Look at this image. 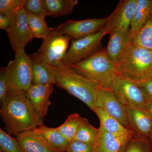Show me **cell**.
Listing matches in <instances>:
<instances>
[{
  "mask_svg": "<svg viewBox=\"0 0 152 152\" xmlns=\"http://www.w3.org/2000/svg\"><path fill=\"white\" fill-rule=\"evenodd\" d=\"M1 103V117L10 135L16 137L43 124L44 117L33 107L26 92L9 91Z\"/></svg>",
  "mask_w": 152,
  "mask_h": 152,
  "instance_id": "1",
  "label": "cell"
},
{
  "mask_svg": "<svg viewBox=\"0 0 152 152\" xmlns=\"http://www.w3.org/2000/svg\"><path fill=\"white\" fill-rule=\"evenodd\" d=\"M53 66L56 72L55 85L77 98L94 110L99 85L70 66H65L59 63Z\"/></svg>",
  "mask_w": 152,
  "mask_h": 152,
  "instance_id": "2",
  "label": "cell"
},
{
  "mask_svg": "<svg viewBox=\"0 0 152 152\" xmlns=\"http://www.w3.org/2000/svg\"><path fill=\"white\" fill-rule=\"evenodd\" d=\"M116 73L138 83L152 76V52L133 44L119 58Z\"/></svg>",
  "mask_w": 152,
  "mask_h": 152,
  "instance_id": "3",
  "label": "cell"
},
{
  "mask_svg": "<svg viewBox=\"0 0 152 152\" xmlns=\"http://www.w3.org/2000/svg\"><path fill=\"white\" fill-rule=\"evenodd\" d=\"M70 66L104 88H109L116 73L115 65L108 56L105 48L86 59Z\"/></svg>",
  "mask_w": 152,
  "mask_h": 152,
  "instance_id": "4",
  "label": "cell"
},
{
  "mask_svg": "<svg viewBox=\"0 0 152 152\" xmlns=\"http://www.w3.org/2000/svg\"><path fill=\"white\" fill-rule=\"evenodd\" d=\"M5 68L8 80L9 91H24L32 84V65L29 55L25 49L15 53Z\"/></svg>",
  "mask_w": 152,
  "mask_h": 152,
  "instance_id": "5",
  "label": "cell"
},
{
  "mask_svg": "<svg viewBox=\"0 0 152 152\" xmlns=\"http://www.w3.org/2000/svg\"><path fill=\"white\" fill-rule=\"evenodd\" d=\"M106 34L107 33L104 28L89 37L71 40L69 50L60 64L65 66H70L91 56L102 49L101 41Z\"/></svg>",
  "mask_w": 152,
  "mask_h": 152,
  "instance_id": "6",
  "label": "cell"
},
{
  "mask_svg": "<svg viewBox=\"0 0 152 152\" xmlns=\"http://www.w3.org/2000/svg\"><path fill=\"white\" fill-rule=\"evenodd\" d=\"M71 38L60 32L56 27L52 28L45 38L38 52L50 64L61 63L69 50Z\"/></svg>",
  "mask_w": 152,
  "mask_h": 152,
  "instance_id": "7",
  "label": "cell"
},
{
  "mask_svg": "<svg viewBox=\"0 0 152 152\" xmlns=\"http://www.w3.org/2000/svg\"><path fill=\"white\" fill-rule=\"evenodd\" d=\"M102 108L125 127L132 131L126 105L110 88L98 86L95 108Z\"/></svg>",
  "mask_w": 152,
  "mask_h": 152,
  "instance_id": "8",
  "label": "cell"
},
{
  "mask_svg": "<svg viewBox=\"0 0 152 152\" xmlns=\"http://www.w3.org/2000/svg\"><path fill=\"white\" fill-rule=\"evenodd\" d=\"M109 16L102 18H92L83 20H69L59 25L57 30L71 40H78L96 34L104 28Z\"/></svg>",
  "mask_w": 152,
  "mask_h": 152,
  "instance_id": "9",
  "label": "cell"
},
{
  "mask_svg": "<svg viewBox=\"0 0 152 152\" xmlns=\"http://www.w3.org/2000/svg\"><path fill=\"white\" fill-rule=\"evenodd\" d=\"M109 88L124 104L145 107L146 99L134 82L115 73Z\"/></svg>",
  "mask_w": 152,
  "mask_h": 152,
  "instance_id": "10",
  "label": "cell"
},
{
  "mask_svg": "<svg viewBox=\"0 0 152 152\" xmlns=\"http://www.w3.org/2000/svg\"><path fill=\"white\" fill-rule=\"evenodd\" d=\"M14 53L25 49V47L34 39L28 24V15L22 8L17 12L12 24L7 31Z\"/></svg>",
  "mask_w": 152,
  "mask_h": 152,
  "instance_id": "11",
  "label": "cell"
},
{
  "mask_svg": "<svg viewBox=\"0 0 152 152\" xmlns=\"http://www.w3.org/2000/svg\"><path fill=\"white\" fill-rule=\"evenodd\" d=\"M137 0H121L117 5L104 28L107 34L115 30H128L134 18Z\"/></svg>",
  "mask_w": 152,
  "mask_h": 152,
  "instance_id": "12",
  "label": "cell"
},
{
  "mask_svg": "<svg viewBox=\"0 0 152 152\" xmlns=\"http://www.w3.org/2000/svg\"><path fill=\"white\" fill-rule=\"evenodd\" d=\"M133 134L116 135L100 126L99 134L94 145V152H123Z\"/></svg>",
  "mask_w": 152,
  "mask_h": 152,
  "instance_id": "13",
  "label": "cell"
},
{
  "mask_svg": "<svg viewBox=\"0 0 152 152\" xmlns=\"http://www.w3.org/2000/svg\"><path fill=\"white\" fill-rule=\"evenodd\" d=\"M29 56L32 65V84H55L54 67L48 63L38 52Z\"/></svg>",
  "mask_w": 152,
  "mask_h": 152,
  "instance_id": "14",
  "label": "cell"
},
{
  "mask_svg": "<svg viewBox=\"0 0 152 152\" xmlns=\"http://www.w3.org/2000/svg\"><path fill=\"white\" fill-rule=\"evenodd\" d=\"M21 152H59L34 129L16 136Z\"/></svg>",
  "mask_w": 152,
  "mask_h": 152,
  "instance_id": "15",
  "label": "cell"
},
{
  "mask_svg": "<svg viewBox=\"0 0 152 152\" xmlns=\"http://www.w3.org/2000/svg\"><path fill=\"white\" fill-rule=\"evenodd\" d=\"M53 85L32 84L26 92L30 102L44 118L51 104L50 97L53 91Z\"/></svg>",
  "mask_w": 152,
  "mask_h": 152,
  "instance_id": "16",
  "label": "cell"
},
{
  "mask_svg": "<svg viewBox=\"0 0 152 152\" xmlns=\"http://www.w3.org/2000/svg\"><path fill=\"white\" fill-rule=\"evenodd\" d=\"M110 39L106 49L109 58L115 65L119 58L128 47L133 44L130 29L115 30L110 33Z\"/></svg>",
  "mask_w": 152,
  "mask_h": 152,
  "instance_id": "17",
  "label": "cell"
},
{
  "mask_svg": "<svg viewBox=\"0 0 152 152\" xmlns=\"http://www.w3.org/2000/svg\"><path fill=\"white\" fill-rule=\"evenodd\" d=\"M125 104L132 130L148 138L152 130V120L146 109Z\"/></svg>",
  "mask_w": 152,
  "mask_h": 152,
  "instance_id": "18",
  "label": "cell"
},
{
  "mask_svg": "<svg viewBox=\"0 0 152 152\" xmlns=\"http://www.w3.org/2000/svg\"><path fill=\"white\" fill-rule=\"evenodd\" d=\"M152 15V0H137L136 11L130 29L133 39Z\"/></svg>",
  "mask_w": 152,
  "mask_h": 152,
  "instance_id": "19",
  "label": "cell"
},
{
  "mask_svg": "<svg viewBox=\"0 0 152 152\" xmlns=\"http://www.w3.org/2000/svg\"><path fill=\"white\" fill-rule=\"evenodd\" d=\"M93 111L99 118L100 126L107 132L118 136L129 135L134 133L133 131L125 127L118 120L109 115L102 108L95 107Z\"/></svg>",
  "mask_w": 152,
  "mask_h": 152,
  "instance_id": "20",
  "label": "cell"
},
{
  "mask_svg": "<svg viewBox=\"0 0 152 152\" xmlns=\"http://www.w3.org/2000/svg\"><path fill=\"white\" fill-rule=\"evenodd\" d=\"M46 16L56 17L72 13L78 4L77 0H43Z\"/></svg>",
  "mask_w": 152,
  "mask_h": 152,
  "instance_id": "21",
  "label": "cell"
},
{
  "mask_svg": "<svg viewBox=\"0 0 152 152\" xmlns=\"http://www.w3.org/2000/svg\"><path fill=\"white\" fill-rule=\"evenodd\" d=\"M59 152H66L69 142L59 132L58 127L50 128L43 124L34 129Z\"/></svg>",
  "mask_w": 152,
  "mask_h": 152,
  "instance_id": "22",
  "label": "cell"
},
{
  "mask_svg": "<svg viewBox=\"0 0 152 152\" xmlns=\"http://www.w3.org/2000/svg\"><path fill=\"white\" fill-rule=\"evenodd\" d=\"M99 132V128L93 126L88 120L83 118L73 140L94 145Z\"/></svg>",
  "mask_w": 152,
  "mask_h": 152,
  "instance_id": "23",
  "label": "cell"
},
{
  "mask_svg": "<svg viewBox=\"0 0 152 152\" xmlns=\"http://www.w3.org/2000/svg\"><path fill=\"white\" fill-rule=\"evenodd\" d=\"M28 21L30 32L33 38L43 40L48 35L51 30L52 28H49L47 25L45 18L28 15Z\"/></svg>",
  "mask_w": 152,
  "mask_h": 152,
  "instance_id": "24",
  "label": "cell"
},
{
  "mask_svg": "<svg viewBox=\"0 0 152 152\" xmlns=\"http://www.w3.org/2000/svg\"><path fill=\"white\" fill-rule=\"evenodd\" d=\"M83 118L78 114H71L65 122L58 127L59 132L68 142L74 140Z\"/></svg>",
  "mask_w": 152,
  "mask_h": 152,
  "instance_id": "25",
  "label": "cell"
},
{
  "mask_svg": "<svg viewBox=\"0 0 152 152\" xmlns=\"http://www.w3.org/2000/svg\"><path fill=\"white\" fill-rule=\"evenodd\" d=\"M133 44L152 52V15L134 38Z\"/></svg>",
  "mask_w": 152,
  "mask_h": 152,
  "instance_id": "26",
  "label": "cell"
},
{
  "mask_svg": "<svg viewBox=\"0 0 152 152\" xmlns=\"http://www.w3.org/2000/svg\"><path fill=\"white\" fill-rule=\"evenodd\" d=\"M123 152H152V148L148 137L134 132Z\"/></svg>",
  "mask_w": 152,
  "mask_h": 152,
  "instance_id": "27",
  "label": "cell"
},
{
  "mask_svg": "<svg viewBox=\"0 0 152 152\" xmlns=\"http://www.w3.org/2000/svg\"><path fill=\"white\" fill-rule=\"evenodd\" d=\"M0 152H21L16 137L10 135L0 129Z\"/></svg>",
  "mask_w": 152,
  "mask_h": 152,
  "instance_id": "28",
  "label": "cell"
},
{
  "mask_svg": "<svg viewBox=\"0 0 152 152\" xmlns=\"http://www.w3.org/2000/svg\"><path fill=\"white\" fill-rule=\"evenodd\" d=\"M23 9L28 15L42 18L46 16L43 0H25Z\"/></svg>",
  "mask_w": 152,
  "mask_h": 152,
  "instance_id": "29",
  "label": "cell"
},
{
  "mask_svg": "<svg viewBox=\"0 0 152 152\" xmlns=\"http://www.w3.org/2000/svg\"><path fill=\"white\" fill-rule=\"evenodd\" d=\"M25 0H1L0 13L8 14L16 13L23 7Z\"/></svg>",
  "mask_w": 152,
  "mask_h": 152,
  "instance_id": "30",
  "label": "cell"
},
{
  "mask_svg": "<svg viewBox=\"0 0 152 152\" xmlns=\"http://www.w3.org/2000/svg\"><path fill=\"white\" fill-rule=\"evenodd\" d=\"M66 152H94V145L76 140L69 142Z\"/></svg>",
  "mask_w": 152,
  "mask_h": 152,
  "instance_id": "31",
  "label": "cell"
},
{
  "mask_svg": "<svg viewBox=\"0 0 152 152\" xmlns=\"http://www.w3.org/2000/svg\"><path fill=\"white\" fill-rule=\"evenodd\" d=\"M10 90L8 80L6 74L5 67L0 69V102L1 103L6 97Z\"/></svg>",
  "mask_w": 152,
  "mask_h": 152,
  "instance_id": "32",
  "label": "cell"
},
{
  "mask_svg": "<svg viewBox=\"0 0 152 152\" xmlns=\"http://www.w3.org/2000/svg\"><path fill=\"white\" fill-rule=\"evenodd\" d=\"M136 83L141 89L147 100H152V76L143 81Z\"/></svg>",
  "mask_w": 152,
  "mask_h": 152,
  "instance_id": "33",
  "label": "cell"
},
{
  "mask_svg": "<svg viewBox=\"0 0 152 152\" xmlns=\"http://www.w3.org/2000/svg\"><path fill=\"white\" fill-rule=\"evenodd\" d=\"M17 12L8 14L0 13V28L7 31L13 23Z\"/></svg>",
  "mask_w": 152,
  "mask_h": 152,
  "instance_id": "34",
  "label": "cell"
},
{
  "mask_svg": "<svg viewBox=\"0 0 152 152\" xmlns=\"http://www.w3.org/2000/svg\"><path fill=\"white\" fill-rule=\"evenodd\" d=\"M145 107L152 120V100L147 101Z\"/></svg>",
  "mask_w": 152,
  "mask_h": 152,
  "instance_id": "35",
  "label": "cell"
},
{
  "mask_svg": "<svg viewBox=\"0 0 152 152\" xmlns=\"http://www.w3.org/2000/svg\"><path fill=\"white\" fill-rule=\"evenodd\" d=\"M150 143L151 144L152 148V130L151 132V134H150L149 137H148Z\"/></svg>",
  "mask_w": 152,
  "mask_h": 152,
  "instance_id": "36",
  "label": "cell"
}]
</instances>
